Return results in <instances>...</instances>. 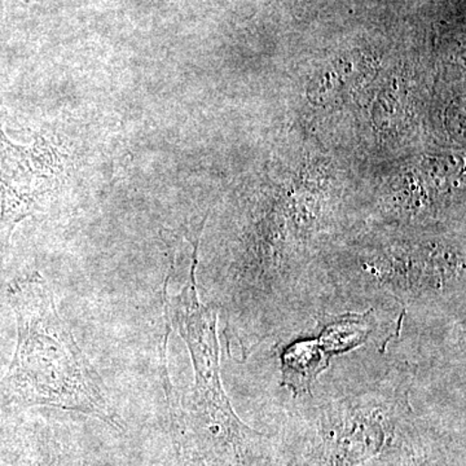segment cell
Returning <instances> with one entry per match:
<instances>
[{"mask_svg":"<svg viewBox=\"0 0 466 466\" xmlns=\"http://www.w3.org/2000/svg\"><path fill=\"white\" fill-rule=\"evenodd\" d=\"M17 343L0 381V410L51 407L92 416L122 431L106 385L58 314L54 291L38 272L8 285Z\"/></svg>","mask_w":466,"mask_h":466,"instance_id":"obj_1","label":"cell"},{"mask_svg":"<svg viewBox=\"0 0 466 466\" xmlns=\"http://www.w3.org/2000/svg\"><path fill=\"white\" fill-rule=\"evenodd\" d=\"M201 233L192 242L188 280L177 296L165 294L171 327L186 342L192 359L195 383L180 416L208 466H276L265 435L238 419L220 379L218 309L198 297L196 269Z\"/></svg>","mask_w":466,"mask_h":466,"instance_id":"obj_2","label":"cell"},{"mask_svg":"<svg viewBox=\"0 0 466 466\" xmlns=\"http://www.w3.org/2000/svg\"><path fill=\"white\" fill-rule=\"evenodd\" d=\"M410 383V373H389L300 410L309 425L306 455L311 464L364 466L407 449L413 417Z\"/></svg>","mask_w":466,"mask_h":466,"instance_id":"obj_3","label":"cell"},{"mask_svg":"<svg viewBox=\"0 0 466 466\" xmlns=\"http://www.w3.org/2000/svg\"><path fill=\"white\" fill-rule=\"evenodd\" d=\"M357 269L328 275L321 296L346 302H397L403 311L458 312L465 317L464 250L444 242L392 244L359 257Z\"/></svg>","mask_w":466,"mask_h":466,"instance_id":"obj_4","label":"cell"},{"mask_svg":"<svg viewBox=\"0 0 466 466\" xmlns=\"http://www.w3.org/2000/svg\"><path fill=\"white\" fill-rule=\"evenodd\" d=\"M58 152L36 135L32 147L12 143L0 125V236L8 241L15 227L41 210L63 174Z\"/></svg>","mask_w":466,"mask_h":466,"instance_id":"obj_5","label":"cell"},{"mask_svg":"<svg viewBox=\"0 0 466 466\" xmlns=\"http://www.w3.org/2000/svg\"><path fill=\"white\" fill-rule=\"evenodd\" d=\"M329 359L317 339L291 343L281 355L283 385L296 397L312 395L319 375L329 367Z\"/></svg>","mask_w":466,"mask_h":466,"instance_id":"obj_6","label":"cell"},{"mask_svg":"<svg viewBox=\"0 0 466 466\" xmlns=\"http://www.w3.org/2000/svg\"><path fill=\"white\" fill-rule=\"evenodd\" d=\"M319 324L323 325V329L317 339L329 358L363 345L379 330L376 309H368L364 314H321Z\"/></svg>","mask_w":466,"mask_h":466,"instance_id":"obj_7","label":"cell"},{"mask_svg":"<svg viewBox=\"0 0 466 466\" xmlns=\"http://www.w3.org/2000/svg\"><path fill=\"white\" fill-rule=\"evenodd\" d=\"M170 403V429L173 435L175 452H177V464L179 466H208L201 453L198 452L195 441H193L188 429L184 424L180 416L179 407L175 406L173 398L167 394Z\"/></svg>","mask_w":466,"mask_h":466,"instance_id":"obj_8","label":"cell"},{"mask_svg":"<svg viewBox=\"0 0 466 466\" xmlns=\"http://www.w3.org/2000/svg\"><path fill=\"white\" fill-rule=\"evenodd\" d=\"M410 451V450H408ZM407 451V452H408ZM407 452L404 453V458H401L400 459V464L398 465V466H420L419 464H417L416 462V459L413 458V456H410V453H408L407 455Z\"/></svg>","mask_w":466,"mask_h":466,"instance_id":"obj_9","label":"cell"},{"mask_svg":"<svg viewBox=\"0 0 466 466\" xmlns=\"http://www.w3.org/2000/svg\"><path fill=\"white\" fill-rule=\"evenodd\" d=\"M33 466H56L54 464V462H46L43 461L41 464H34Z\"/></svg>","mask_w":466,"mask_h":466,"instance_id":"obj_10","label":"cell"}]
</instances>
